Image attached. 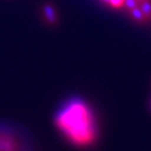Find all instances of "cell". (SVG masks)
<instances>
[{
    "label": "cell",
    "instance_id": "cell-1",
    "mask_svg": "<svg viewBox=\"0 0 151 151\" xmlns=\"http://www.w3.org/2000/svg\"><path fill=\"white\" fill-rule=\"evenodd\" d=\"M55 125L72 143L87 146L95 140L96 127L91 110L86 102L74 99L60 110Z\"/></svg>",
    "mask_w": 151,
    "mask_h": 151
},
{
    "label": "cell",
    "instance_id": "cell-2",
    "mask_svg": "<svg viewBox=\"0 0 151 151\" xmlns=\"http://www.w3.org/2000/svg\"><path fill=\"white\" fill-rule=\"evenodd\" d=\"M129 14L131 18L134 21H135L137 23H139V24H143V23H148V21H147L145 15L143 14V12L141 11V9L139 8V6H137V7H135L134 9H132V10L129 11Z\"/></svg>",
    "mask_w": 151,
    "mask_h": 151
},
{
    "label": "cell",
    "instance_id": "cell-3",
    "mask_svg": "<svg viewBox=\"0 0 151 151\" xmlns=\"http://www.w3.org/2000/svg\"><path fill=\"white\" fill-rule=\"evenodd\" d=\"M139 8L141 9V11L143 12V14L145 15L146 19L148 22L151 21V0H144V1L140 2L139 4Z\"/></svg>",
    "mask_w": 151,
    "mask_h": 151
},
{
    "label": "cell",
    "instance_id": "cell-4",
    "mask_svg": "<svg viewBox=\"0 0 151 151\" xmlns=\"http://www.w3.org/2000/svg\"><path fill=\"white\" fill-rule=\"evenodd\" d=\"M44 13L45 16H46V19L49 21L50 23H54L56 22V14L54 9L52 8V6L49 4H46L44 6Z\"/></svg>",
    "mask_w": 151,
    "mask_h": 151
},
{
    "label": "cell",
    "instance_id": "cell-5",
    "mask_svg": "<svg viewBox=\"0 0 151 151\" xmlns=\"http://www.w3.org/2000/svg\"><path fill=\"white\" fill-rule=\"evenodd\" d=\"M108 4L110 6H112L113 8L119 9V8H122L123 6L125 5V0H110Z\"/></svg>",
    "mask_w": 151,
    "mask_h": 151
},
{
    "label": "cell",
    "instance_id": "cell-6",
    "mask_svg": "<svg viewBox=\"0 0 151 151\" xmlns=\"http://www.w3.org/2000/svg\"><path fill=\"white\" fill-rule=\"evenodd\" d=\"M125 6L129 11V10H132V9L137 7L138 2L137 1V0H125Z\"/></svg>",
    "mask_w": 151,
    "mask_h": 151
},
{
    "label": "cell",
    "instance_id": "cell-7",
    "mask_svg": "<svg viewBox=\"0 0 151 151\" xmlns=\"http://www.w3.org/2000/svg\"><path fill=\"white\" fill-rule=\"evenodd\" d=\"M137 1L138 2V4H139V3H140V2H142V1H144V0H137Z\"/></svg>",
    "mask_w": 151,
    "mask_h": 151
},
{
    "label": "cell",
    "instance_id": "cell-8",
    "mask_svg": "<svg viewBox=\"0 0 151 151\" xmlns=\"http://www.w3.org/2000/svg\"><path fill=\"white\" fill-rule=\"evenodd\" d=\"M103 1H104V2H106V3H109L110 0H103Z\"/></svg>",
    "mask_w": 151,
    "mask_h": 151
}]
</instances>
